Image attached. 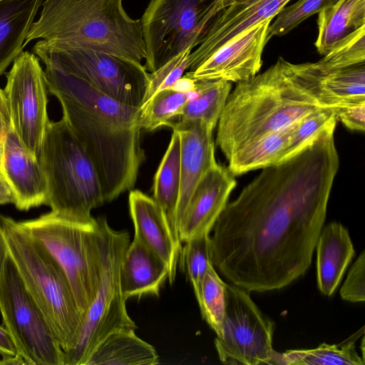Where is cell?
<instances>
[{
  "mask_svg": "<svg viewBox=\"0 0 365 365\" xmlns=\"http://www.w3.org/2000/svg\"><path fill=\"white\" fill-rule=\"evenodd\" d=\"M335 128L262 168L222 211L210 237L212 262L234 285L279 289L309 269L339 166Z\"/></svg>",
  "mask_w": 365,
  "mask_h": 365,
  "instance_id": "1",
  "label": "cell"
},
{
  "mask_svg": "<svg viewBox=\"0 0 365 365\" xmlns=\"http://www.w3.org/2000/svg\"><path fill=\"white\" fill-rule=\"evenodd\" d=\"M48 92L85 147L97 171L105 202L131 190L145 160L139 108L120 103L79 78L44 64Z\"/></svg>",
  "mask_w": 365,
  "mask_h": 365,
  "instance_id": "2",
  "label": "cell"
},
{
  "mask_svg": "<svg viewBox=\"0 0 365 365\" xmlns=\"http://www.w3.org/2000/svg\"><path fill=\"white\" fill-rule=\"evenodd\" d=\"M320 108L299 82L292 63L280 56L230 91L217 124L216 144L227 160L246 143Z\"/></svg>",
  "mask_w": 365,
  "mask_h": 365,
  "instance_id": "3",
  "label": "cell"
},
{
  "mask_svg": "<svg viewBox=\"0 0 365 365\" xmlns=\"http://www.w3.org/2000/svg\"><path fill=\"white\" fill-rule=\"evenodd\" d=\"M123 0H45L24 43L41 38L71 48L105 52L142 63L146 58L140 19Z\"/></svg>",
  "mask_w": 365,
  "mask_h": 365,
  "instance_id": "4",
  "label": "cell"
},
{
  "mask_svg": "<svg viewBox=\"0 0 365 365\" xmlns=\"http://www.w3.org/2000/svg\"><path fill=\"white\" fill-rule=\"evenodd\" d=\"M0 234L25 287L44 315L63 353L68 351L75 343L83 316L64 272L21 221L0 214Z\"/></svg>",
  "mask_w": 365,
  "mask_h": 365,
  "instance_id": "5",
  "label": "cell"
},
{
  "mask_svg": "<svg viewBox=\"0 0 365 365\" xmlns=\"http://www.w3.org/2000/svg\"><path fill=\"white\" fill-rule=\"evenodd\" d=\"M40 163L47 178L46 205L51 211L71 220H93L92 210L105 202L99 178L85 147L64 118L50 122Z\"/></svg>",
  "mask_w": 365,
  "mask_h": 365,
  "instance_id": "6",
  "label": "cell"
},
{
  "mask_svg": "<svg viewBox=\"0 0 365 365\" xmlns=\"http://www.w3.org/2000/svg\"><path fill=\"white\" fill-rule=\"evenodd\" d=\"M21 222L60 265L83 317L101 279V230L98 218L75 220L51 211Z\"/></svg>",
  "mask_w": 365,
  "mask_h": 365,
  "instance_id": "7",
  "label": "cell"
},
{
  "mask_svg": "<svg viewBox=\"0 0 365 365\" xmlns=\"http://www.w3.org/2000/svg\"><path fill=\"white\" fill-rule=\"evenodd\" d=\"M101 230V279L95 297L83 317L73 347L64 352L63 365H86L96 346L110 333L137 329L128 315L120 285V264L130 243L129 232L111 228L98 218Z\"/></svg>",
  "mask_w": 365,
  "mask_h": 365,
  "instance_id": "8",
  "label": "cell"
},
{
  "mask_svg": "<svg viewBox=\"0 0 365 365\" xmlns=\"http://www.w3.org/2000/svg\"><path fill=\"white\" fill-rule=\"evenodd\" d=\"M232 0H150L140 19L146 70L153 72L193 50L215 16Z\"/></svg>",
  "mask_w": 365,
  "mask_h": 365,
  "instance_id": "9",
  "label": "cell"
},
{
  "mask_svg": "<svg viewBox=\"0 0 365 365\" xmlns=\"http://www.w3.org/2000/svg\"><path fill=\"white\" fill-rule=\"evenodd\" d=\"M32 51L43 64L79 78L120 103L140 108L143 102L149 72L142 63L105 52L64 48L43 39Z\"/></svg>",
  "mask_w": 365,
  "mask_h": 365,
  "instance_id": "10",
  "label": "cell"
},
{
  "mask_svg": "<svg viewBox=\"0 0 365 365\" xmlns=\"http://www.w3.org/2000/svg\"><path fill=\"white\" fill-rule=\"evenodd\" d=\"M0 312L25 365H63V350L7 251L0 272Z\"/></svg>",
  "mask_w": 365,
  "mask_h": 365,
  "instance_id": "11",
  "label": "cell"
},
{
  "mask_svg": "<svg viewBox=\"0 0 365 365\" xmlns=\"http://www.w3.org/2000/svg\"><path fill=\"white\" fill-rule=\"evenodd\" d=\"M274 322L264 316L248 292L225 284V312L222 333L215 339L220 361L225 364H272Z\"/></svg>",
  "mask_w": 365,
  "mask_h": 365,
  "instance_id": "12",
  "label": "cell"
},
{
  "mask_svg": "<svg viewBox=\"0 0 365 365\" xmlns=\"http://www.w3.org/2000/svg\"><path fill=\"white\" fill-rule=\"evenodd\" d=\"M11 126L30 154L40 163L48 125V86L44 70L34 53L22 51L6 73L4 89Z\"/></svg>",
  "mask_w": 365,
  "mask_h": 365,
  "instance_id": "13",
  "label": "cell"
},
{
  "mask_svg": "<svg viewBox=\"0 0 365 365\" xmlns=\"http://www.w3.org/2000/svg\"><path fill=\"white\" fill-rule=\"evenodd\" d=\"M267 19L247 29L217 49L195 70L184 73L193 80H224L239 83L257 74L268 38Z\"/></svg>",
  "mask_w": 365,
  "mask_h": 365,
  "instance_id": "14",
  "label": "cell"
},
{
  "mask_svg": "<svg viewBox=\"0 0 365 365\" xmlns=\"http://www.w3.org/2000/svg\"><path fill=\"white\" fill-rule=\"evenodd\" d=\"M291 0H232L212 21L197 48L191 51L188 71L245 30L276 15Z\"/></svg>",
  "mask_w": 365,
  "mask_h": 365,
  "instance_id": "15",
  "label": "cell"
},
{
  "mask_svg": "<svg viewBox=\"0 0 365 365\" xmlns=\"http://www.w3.org/2000/svg\"><path fill=\"white\" fill-rule=\"evenodd\" d=\"M236 185L229 168L218 163L205 173L180 221L178 234L181 242L210 234Z\"/></svg>",
  "mask_w": 365,
  "mask_h": 365,
  "instance_id": "16",
  "label": "cell"
},
{
  "mask_svg": "<svg viewBox=\"0 0 365 365\" xmlns=\"http://www.w3.org/2000/svg\"><path fill=\"white\" fill-rule=\"evenodd\" d=\"M0 171L13 190L14 205L18 210L28 211L46 205L48 187L44 170L11 126L2 141Z\"/></svg>",
  "mask_w": 365,
  "mask_h": 365,
  "instance_id": "17",
  "label": "cell"
},
{
  "mask_svg": "<svg viewBox=\"0 0 365 365\" xmlns=\"http://www.w3.org/2000/svg\"><path fill=\"white\" fill-rule=\"evenodd\" d=\"M129 210L138 238L159 257L168 269V281L173 284L181 251V242L172 229L165 211L154 200L138 190L129 193Z\"/></svg>",
  "mask_w": 365,
  "mask_h": 365,
  "instance_id": "18",
  "label": "cell"
},
{
  "mask_svg": "<svg viewBox=\"0 0 365 365\" xmlns=\"http://www.w3.org/2000/svg\"><path fill=\"white\" fill-rule=\"evenodd\" d=\"M170 127L180 138V187L174 230L178 229L193 190L205 173L217 164L213 129L205 123L175 121Z\"/></svg>",
  "mask_w": 365,
  "mask_h": 365,
  "instance_id": "19",
  "label": "cell"
},
{
  "mask_svg": "<svg viewBox=\"0 0 365 365\" xmlns=\"http://www.w3.org/2000/svg\"><path fill=\"white\" fill-rule=\"evenodd\" d=\"M307 92L321 107L340 108L365 103V63L322 73L314 63H293Z\"/></svg>",
  "mask_w": 365,
  "mask_h": 365,
  "instance_id": "20",
  "label": "cell"
},
{
  "mask_svg": "<svg viewBox=\"0 0 365 365\" xmlns=\"http://www.w3.org/2000/svg\"><path fill=\"white\" fill-rule=\"evenodd\" d=\"M119 275L120 289L126 299L147 294L159 296L168 279V269L159 257L134 237L123 254Z\"/></svg>",
  "mask_w": 365,
  "mask_h": 365,
  "instance_id": "21",
  "label": "cell"
},
{
  "mask_svg": "<svg viewBox=\"0 0 365 365\" xmlns=\"http://www.w3.org/2000/svg\"><path fill=\"white\" fill-rule=\"evenodd\" d=\"M316 247L318 288L329 297L354 255V245L348 230L341 223L332 222L322 230Z\"/></svg>",
  "mask_w": 365,
  "mask_h": 365,
  "instance_id": "22",
  "label": "cell"
},
{
  "mask_svg": "<svg viewBox=\"0 0 365 365\" xmlns=\"http://www.w3.org/2000/svg\"><path fill=\"white\" fill-rule=\"evenodd\" d=\"M43 0L0 1V76L21 54Z\"/></svg>",
  "mask_w": 365,
  "mask_h": 365,
  "instance_id": "23",
  "label": "cell"
},
{
  "mask_svg": "<svg viewBox=\"0 0 365 365\" xmlns=\"http://www.w3.org/2000/svg\"><path fill=\"white\" fill-rule=\"evenodd\" d=\"M155 349L138 337L134 329H119L108 334L93 349L86 365H155Z\"/></svg>",
  "mask_w": 365,
  "mask_h": 365,
  "instance_id": "24",
  "label": "cell"
},
{
  "mask_svg": "<svg viewBox=\"0 0 365 365\" xmlns=\"http://www.w3.org/2000/svg\"><path fill=\"white\" fill-rule=\"evenodd\" d=\"M294 123L244 145L227 160L229 170L235 176L285 160Z\"/></svg>",
  "mask_w": 365,
  "mask_h": 365,
  "instance_id": "25",
  "label": "cell"
},
{
  "mask_svg": "<svg viewBox=\"0 0 365 365\" xmlns=\"http://www.w3.org/2000/svg\"><path fill=\"white\" fill-rule=\"evenodd\" d=\"M314 46L325 55L338 41L365 25V0H338L318 13Z\"/></svg>",
  "mask_w": 365,
  "mask_h": 365,
  "instance_id": "26",
  "label": "cell"
},
{
  "mask_svg": "<svg viewBox=\"0 0 365 365\" xmlns=\"http://www.w3.org/2000/svg\"><path fill=\"white\" fill-rule=\"evenodd\" d=\"M364 327L339 344L323 343L312 349L288 350L275 352L272 364L286 365H364L358 354L355 344Z\"/></svg>",
  "mask_w": 365,
  "mask_h": 365,
  "instance_id": "27",
  "label": "cell"
},
{
  "mask_svg": "<svg viewBox=\"0 0 365 365\" xmlns=\"http://www.w3.org/2000/svg\"><path fill=\"white\" fill-rule=\"evenodd\" d=\"M231 89L232 83L224 80H195V94L185 103L178 121L200 120L214 130Z\"/></svg>",
  "mask_w": 365,
  "mask_h": 365,
  "instance_id": "28",
  "label": "cell"
},
{
  "mask_svg": "<svg viewBox=\"0 0 365 365\" xmlns=\"http://www.w3.org/2000/svg\"><path fill=\"white\" fill-rule=\"evenodd\" d=\"M180 135L173 130L168 147L155 173L153 187V198L165 211L175 232L174 220L180 187Z\"/></svg>",
  "mask_w": 365,
  "mask_h": 365,
  "instance_id": "29",
  "label": "cell"
},
{
  "mask_svg": "<svg viewBox=\"0 0 365 365\" xmlns=\"http://www.w3.org/2000/svg\"><path fill=\"white\" fill-rule=\"evenodd\" d=\"M194 94L173 88L157 92L139 108L138 125L141 130L153 131L163 126H170L178 118Z\"/></svg>",
  "mask_w": 365,
  "mask_h": 365,
  "instance_id": "30",
  "label": "cell"
},
{
  "mask_svg": "<svg viewBox=\"0 0 365 365\" xmlns=\"http://www.w3.org/2000/svg\"><path fill=\"white\" fill-rule=\"evenodd\" d=\"M365 63V25L336 42L319 61L315 62L323 73Z\"/></svg>",
  "mask_w": 365,
  "mask_h": 365,
  "instance_id": "31",
  "label": "cell"
},
{
  "mask_svg": "<svg viewBox=\"0 0 365 365\" xmlns=\"http://www.w3.org/2000/svg\"><path fill=\"white\" fill-rule=\"evenodd\" d=\"M225 284L211 264L203 278L197 302L204 320L220 336L225 312Z\"/></svg>",
  "mask_w": 365,
  "mask_h": 365,
  "instance_id": "32",
  "label": "cell"
},
{
  "mask_svg": "<svg viewBox=\"0 0 365 365\" xmlns=\"http://www.w3.org/2000/svg\"><path fill=\"white\" fill-rule=\"evenodd\" d=\"M179 262L192 284L197 300L203 278L209 266L212 264L210 234L185 242L181 248Z\"/></svg>",
  "mask_w": 365,
  "mask_h": 365,
  "instance_id": "33",
  "label": "cell"
},
{
  "mask_svg": "<svg viewBox=\"0 0 365 365\" xmlns=\"http://www.w3.org/2000/svg\"><path fill=\"white\" fill-rule=\"evenodd\" d=\"M334 108H320L306 115L294 125L287 158L309 144L324 129L336 125ZM286 158V159H287Z\"/></svg>",
  "mask_w": 365,
  "mask_h": 365,
  "instance_id": "34",
  "label": "cell"
},
{
  "mask_svg": "<svg viewBox=\"0 0 365 365\" xmlns=\"http://www.w3.org/2000/svg\"><path fill=\"white\" fill-rule=\"evenodd\" d=\"M338 0H297L290 6H285L269 26L268 38L287 34L302 21L327 8Z\"/></svg>",
  "mask_w": 365,
  "mask_h": 365,
  "instance_id": "35",
  "label": "cell"
},
{
  "mask_svg": "<svg viewBox=\"0 0 365 365\" xmlns=\"http://www.w3.org/2000/svg\"><path fill=\"white\" fill-rule=\"evenodd\" d=\"M191 51L187 48L155 71L149 72V84L142 105L157 92L172 88L182 77L188 68Z\"/></svg>",
  "mask_w": 365,
  "mask_h": 365,
  "instance_id": "36",
  "label": "cell"
},
{
  "mask_svg": "<svg viewBox=\"0 0 365 365\" xmlns=\"http://www.w3.org/2000/svg\"><path fill=\"white\" fill-rule=\"evenodd\" d=\"M365 253L362 251L350 268L345 282L340 289L344 300L363 302L365 300Z\"/></svg>",
  "mask_w": 365,
  "mask_h": 365,
  "instance_id": "37",
  "label": "cell"
},
{
  "mask_svg": "<svg viewBox=\"0 0 365 365\" xmlns=\"http://www.w3.org/2000/svg\"><path fill=\"white\" fill-rule=\"evenodd\" d=\"M337 120L351 130H365V103L334 108Z\"/></svg>",
  "mask_w": 365,
  "mask_h": 365,
  "instance_id": "38",
  "label": "cell"
},
{
  "mask_svg": "<svg viewBox=\"0 0 365 365\" xmlns=\"http://www.w3.org/2000/svg\"><path fill=\"white\" fill-rule=\"evenodd\" d=\"M11 128V119L6 98L3 89L0 88V145Z\"/></svg>",
  "mask_w": 365,
  "mask_h": 365,
  "instance_id": "39",
  "label": "cell"
},
{
  "mask_svg": "<svg viewBox=\"0 0 365 365\" xmlns=\"http://www.w3.org/2000/svg\"><path fill=\"white\" fill-rule=\"evenodd\" d=\"M16 354V348L6 329L0 326V355L1 359L14 356Z\"/></svg>",
  "mask_w": 365,
  "mask_h": 365,
  "instance_id": "40",
  "label": "cell"
},
{
  "mask_svg": "<svg viewBox=\"0 0 365 365\" xmlns=\"http://www.w3.org/2000/svg\"><path fill=\"white\" fill-rule=\"evenodd\" d=\"M15 202V197L11 187L0 171V205Z\"/></svg>",
  "mask_w": 365,
  "mask_h": 365,
  "instance_id": "41",
  "label": "cell"
},
{
  "mask_svg": "<svg viewBox=\"0 0 365 365\" xmlns=\"http://www.w3.org/2000/svg\"><path fill=\"white\" fill-rule=\"evenodd\" d=\"M6 255V247L4 240L0 234V272L3 264L4 259Z\"/></svg>",
  "mask_w": 365,
  "mask_h": 365,
  "instance_id": "42",
  "label": "cell"
},
{
  "mask_svg": "<svg viewBox=\"0 0 365 365\" xmlns=\"http://www.w3.org/2000/svg\"><path fill=\"white\" fill-rule=\"evenodd\" d=\"M3 1V0H0V1Z\"/></svg>",
  "mask_w": 365,
  "mask_h": 365,
  "instance_id": "43",
  "label": "cell"
}]
</instances>
